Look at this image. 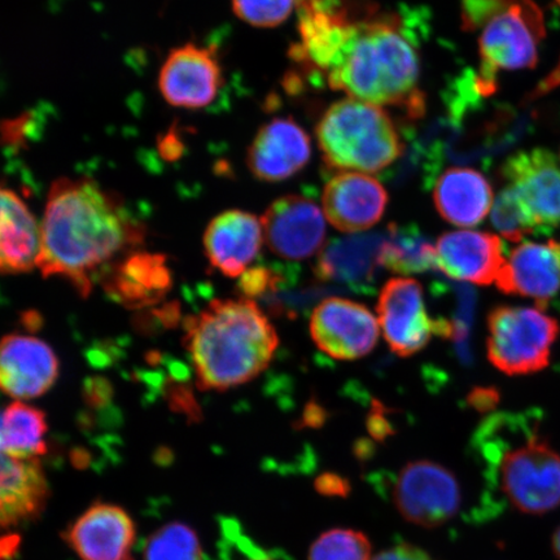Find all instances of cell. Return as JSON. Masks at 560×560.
<instances>
[{
  "label": "cell",
  "instance_id": "obj_25",
  "mask_svg": "<svg viewBox=\"0 0 560 560\" xmlns=\"http://www.w3.org/2000/svg\"><path fill=\"white\" fill-rule=\"evenodd\" d=\"M110 290L129 305H145L164 295L171 284L165 258L155 255H135L126 258L112 277Z\"/></svg>",
  "mask_w": 560,
  "mask_h": 560
},
{
  "label": "cell",
  "instance_id": "obj_18",
  "mask_svg": "<svg viewBox=\"0 0 560 560\" xmlns=\"http://www.w3.org/2000/svg\"><path fill=\"white\" fill-rule=\"evenodd\" d=\"M495 284L506 295L535 300L545 310L560 291V242L517 245Z\"/></svg>",
  "mask_w": 560,
  "mask_h": 560
},
{
  "label": "cell",
  "instance_id": "obj_36",
  "mask_svg": "<svg viewBox=\"0 0 560 560\" xmlns=\"http://www.w3.org/2000/svg\"><path fill=\"white\" fill-rule=\"evenodd\" d=\"M551 548L555 551L556 557L560 560V525L558 529L555 532L551 538Z\"/></svg>",
  "mask_w": 560,
  "mask_h": 560
},
{
  "label": "cell",
  "instance_id": "obj_27",
  "mask_svg": "<svg viewBox=\"0 0 560 560\" xmlns=\"http://www.w3.org/2000/svg\"><path fill=\"white\" fill-rule=\"evenodd\" d=\"M383 268L395 275H422L438 268L436 247L415 228L390 225L382 255Z\"/></svg>",
  "mask_w": 560,
  "mask_h": 560
},
{
  "label": "cell",
  "instance_id": "obj_35",
  "mask_svg": "<svg viewBox=\"0 0 560 560\" xmlns=\"http://www.w3.org/2000/svg\"><path fill=\"white\" fill-rule=\"evenodd\" d=\"M315 487L322 494L326 495H345L349 490L348 482L345 479L331 474L320 476L315 482Z\"/></svg>",
  "mask_w": 560,
  "mask_h": 560
},
{
  "label": "cell",
  "instance_id": "obj_10",
  "mask_svg": "<svg viewBox=\"0 0 560 560\" xmlns=\"http://www.w3.org/2000/svg\"><path fill=\"white\" fill-rule=\"evenodd\" d=\"M265 243L283 260L303 261L325 247L326 215L311 199L287 195L261 217Z\"/></svg>",
  "mask_w": 560,
  "mask_h": 560
},
{
  "label": "cell",
  "instance_id": "obj_14",
  "mask_svg": "<svg viewBox=\"0 0 560 560\" xmlns=\"http://www.w3.org/2000/svg\"><path fill=\"white\" fill-rule=\"evenodd\" d=\"M59 375L54 350L34 336L10 334L0 347V385L16 401L32 400L50 390Z\"/></svg>",
  "mask_w": 560,
  "mask_h": 560
},
{
  "label": "cell",
  "instance_id": "obj_20",
  "mask_svg": "<svg viewBox=\"0 0 560 560\" xmlns=\"http://www.w3.org/2000/svg\"><path fill=\"white\" fill-rule=\"evenodd\" d=\"M436 258L446 277L479 285L495 283L506 262L500 236L471 230L441 235Z\"/></svg>",
  "mask_w": 560,
  "mask_h": 560
},
{
  "label": "cell",
  "instance_id": "obj_7",
  "mask_svg": "<svg viewBox=\"0 0 560 560\" xmlns=\"http://www.w3.org/2000/svg\"><path fill=\"white\" fill-rule=\"evenodd\" d=\"M558 334L557 319L540 306H495L488 315V359L506 375L538 373L549 366Z\"/></svg>",
  "mask_w": 560,
  "mask_h": 560
},
{
  "label": "cell",
  "instance_id": "obj_29",
  "mask_svg": "<svg viewBox=\"0 0 560 560\" xmlns=\"http://www.w3.org/2000/svg\"><path fill=\"white\" fill-rule=\"evenodd\" d=\"M371 544L362 532L331 529L320 535L310 550V560H373Z\"/></svg>",
  "mask_w": 560,
  "mask_h": 560
},
{
  "label": "cell",
  "instance_id": "obj_8",
  "mask_svg": "<svg viewBox=\"0 0 560 560\" xmlns=\"http://www.w3.org/2000/svg\"><path fill=\"white\" fill-rule=\"evenodd\" d=\"M462 489L455 475L436 462H409L398 472L394 501L405 521L438 528L454 520L462 506Z\"/></svg>",
  "mask_w": 560,
  "mask_h": 560
},
{
  "label": "cell",
  "instance_id": "obj_30",
  "mask_svg": "<svg viewBox=\"0 0 560 560\" xmlns=\"http://www.w3.org/2000/svg\"><path fill=\"white\" fill-rule=\"evenodd\" d=\"M490 220L501 236L510 242H522L537 230L520 196L510 186L494 201Z\"/></svg>",
  "mask_w": 560,
  "mask_h": 560
},
{
  "label": "cell",
  "instance_id": "obj_9",
  "mask_svg": "<svg viewBox=\"0 0 560 560\" xmlns=\"http://www.w3.org/2000/svg\"><path fill=\"white\" fill-rule=\"evenodd\" d=\"M315 346L335 360L353 361L371 353L380 325L365 305L341 298L322 301L311 318Z\"/></svg>",
  "mask_w": 560,
  "mask_h": 560
},
{
  "label": "cell",
  "instance_id": "obj_15",
  "mask_svg": "<svg viewBox=\"0 0 560 560\" xmlns=\"http://www.w3.org/2000/svg\"><path fill=\"white\" fill-rule=\"evenodd\" d=\"M322 206L326 220L346 234L369 230L382 220L388 194L365 173L341 172L325 186Z\"/></svg>",
  "mask_w": 560,
  "mask_h": 560
},
{
  "label": "cell",
  "instance_id": "obj_3",
  "mask_svg": "<svg viewBox=\"0 0 560 560\" xmlns=\"http://www.w3.org/2000/svg\"><path fill=\"white\" fill-rule=\"evenodd\" d=\"M332 90L374 105L423 109L420 58L415 38L395 13L363 11L339 66L327 75Z\"/></svg>",
  "mask_w": 560,
  "mask_h": 560
},
{
  "label": "cell",
  "instance_id": "obj_12",
  "mask_svg": "<svg viewBox=\"0 0 560 560\" xmlns=\"http://www.w3.org/2000/svg\"><path fill=\"white\" fill-rule=\"evenodd\" d=\"M223 85L215 54L194 44L174 48L160 69L159 90L167 104L201 109L212 104Z\"/></svg>",
  "mask_w": 560,
  "mask_h": 560
},
{
  "label": "cell",
  "instance_id": "obj_32",
  "mask_svg": "<svg viewBox=\"0 0 560 560\" xmlns=\"http://www.w3.org/2000/svg\"><path fill=\"white\" fill-rule=\"evenodd\" d=\"M279 276L266 268L248 269L240 280V290L245 298L252 299L265 295L276 290L279 283Z\"/></svg>",
  "mask_w": 560,
  "mask_h": 560
},
{
  "label": "cell",
  "instance_id": "obj_2",
  "mask_svg": "<svg viewBox=\"0 0 560 560\" xmlns=\"http://www.w3.org/2000/svg\"><path fill=\"white\" fill-rule=\"evenodd\" d=\"M185 346L201 390H228L270 365L279 338L254 300H214L186 322Z\"/></svg>",
  "mask_w": 560,
  "mask_h": 560
},
{
  "label": "cell",
  "instance_id": "obj_28",
  "mask_svg": "<svg viewBox=\"0 0 560 560\" xmlns=\"http://www.w3.org/2000/svg\"><path fill=\"white\" fill-rule=\"evenodd\" d=\"M144 560H202L199 537L184 523L166 524L147 540Z\"/></svg>",
  "mask_w": 560,
  "mask_h": 560
},
{
  "label": "cell",
  "instance_id": "obj_23",
  "mask_svg": "<svg viewBox=\"0 0 560 560\" xmlns=\"http://www.w3.org/2000/svg\"><path fill=\"white\" fill-rule=\"evenodd\" d=\"M42 228L20 196L3 187L0 195V270L23 275L38 268Z\"/></svg>",
  "mask_w": 560,
  "mask_h": 560
},
{
  "label": "cell",
  "instance_id": "obj_37",
  "mask_svg": "<svg viewBox=\"0 0 560 560\" xmlns=\"http://www.w3.org/2000/svg\"><path fill=\"white\" fill-rule=\"evenodd\" d=\"M248 560H270V559L264 558V557H260V556H252Z\"/></svg>",
  "mask_w": 560,
  "mask_h": 560
},
{
  "label": "cell",
  "instance_id": "obj_13",
  "mask_svg": "<svg viewBox=\"0 0 560 560\" xmlns=\"http://www.w3.org/2000/svg\"><path fill=\"white\" fill-rule=\"evenodd\" d=\"M502 174L537 230L560 226V167L552 153L541 149L517 152L502 166Z\"/></svg>",
  "mask_w": 560,
  "mask_h": 560
},
{
  "label": "cell",
  "instance_id": "obj_1",
  "mask_svg": "<svg viewBox=\"0 0 560 560\" xmlns=\"http://www.w3.org/2000/svg\"><path fill=\"white\" fill-rule=\"evenodd\" d=\"M38 269L69 280L82 298L93 290L97 271L144 240L115 195L86 178L56 179L47 196Z\"/></svg>",
  "mask_w": 560,
  "mask_h": 560
},
{
  "label": "cell",
  "instance_id": "obj_6",
  "mask_svg": "<svg viewBox=\"0 0 560 560\" xmlns=\"http://www.w3.org/2000/svg\"><path fill=\"white\" fill-rule=\"evenodd\" d=\"M462 19L467 31L481 30V83L492 88L501 69L537 66L545 30L541 11L532 0H462Z\"/></svg>",
  "mask_w": 560,
  "mask_h": 560
},
{
  "label": "cell",
  "instance_id": "obj_21",
  "mask_svg": "<svg viewBox=\"0 0 560 560\" xmlns=\"http://www.w3.org/2000/svg\"><path fill=\"white\" fill-rule=\"evenodd\" d=\"M384 233L353 234L335 237L325 244L314 266L322 282H332L363 291L371 290L376 272L382 268Z\"/></svg>",
  "mask_w": 560,
  "mask_h": 560
},
{
  "label": "cell",
  "instance_id": "obj_26",
  "mask_svg": "<svg viewBox=\"0 0 560 560\" xmlns=\"http://www.w3.org/2000/svg\"><path fill=\"white\" fill-rule=\"evenodd\" d=\"M45 412L15 401L7 406L0 429V450L18 459H39L47 452Z\"/></svg>",
  "mask_w": 560,
  "mask_h": 560
},
{
  "label": "cell",
  "instance_id": "obj_16",
  "mask_svg": "<svg viewBox=\"0 0 560 560\" xmlns=\"http://www.w3.org/2000/svg\"><path fill=\"white\" fill-rule=\"evenodd\" d=\"M311 156V138L306 131L292 118H275L252 140L247 165L257 179L282 182L303 171Z\"/></svg>",
  "mask_w": 560,
  "mask_h": 560
},
{
  "label": "cell",
  "instance_id": "obj_24",
  "mask_svg": "<svg viewBox=\"0 0 560 560\" xmlns=\"http://www.w3.org/2000/svg\"><path fill=\"white\" fill-rule=\"evenodd\" d=\"M433 201L438 212L454 226L474 228L486 220L494 205L488 179L471 167H450L440 175Z\"/></svg>",
  "mask_w": 560,
  "mask_h": 560
},
{
  "label": "cell",
  "instance_id": "obj_22",
  "mask_svg": "<svg viewBox=\"0 0 560 560\" xmlns=\"http://www.w3.org/2000/svg\"><path fill=\"white\" fill-rule=\"evenodd\" d=\"M48 499L50 487L39 459H18L2 454L0 522L3 529L38 520Z\"/></svg>",
  "mask_w": 560,
  "mask_h": 560
},
{
  "label": "cell",
  "instance_id": "obj_4",
  "mask_svg": "<svg viewBox=\"0 0 560 560\" xmlns=\"http://www.w3.org/2000/svg\"><path fill=\"white\" fill-rule=\"evenodd\" d=\"M475 439L511 506L527 515L548 514L560 506V454L542 435L537 417L490 416Z\"/></svg>",
  "mask_w": 560,
  "mask_h": 560
},
{
  "label": "cell",
  "instance_id": "obj_31",
  "mask_svg": "<svg viewBox=\"0 0 560 560\" xmlns=\"http://www.w3.org/2000/svg\"><path fill=\"white\" fill-rule=\"evenodd\" d=\"M237 19L256 27H275L289 20L300 0H231Z\"/></svg>",
  "mask_w": 560,
  "mask_h": 560
},
{
  "label": "cell",
  "instance_id": "obj_33",
  "mask_svg": "<svg viewBox=\"0 0 560 560\" xmlns=\"http://www.w3.org/2000/svg\"><path fill=\"white\" fill-rule=\"evenodd\" d=\"M373 560H433L425 551L409 544L397 545L395 548L380 552Z\"/></svg>",
  "mask_w": 560,
  "mask_h": 560
},
{
  "label": "cell",
  "instance_id": "obj_5",
  "mask_svg": "<svg viewBox=\"0 0 560 560\" xmlns=\"http://www.w3.org/2000/svg\"><path fill=\"white\" fill-rule=\"evenodd\" d=\"M325 163L331 170L377 173L404 152L394 121L380 105L347 97L325 112L317 126Z\"/></svg>",
  "mask_w": 560,
  "mask_h": 560
},
{
  "label": "cell",
  "instance_id": "obj_19",
  "mask_svg": "<svg viewBox=\"0 0 560 560\" xmlns=\"http://www.w3.org/2000/svg\"><path fill=\"white\" fill-rule=\"evenodd\" d=\"M202 242L214 269L229 278H241L260 254L262 221L244 210H226L209 222Z\"/></svg>",
  "mask_w": 560,
  "mask_h": 560
},
{
  "label": "cell",
  "instance_id": "obj_34",
  "mask_svg": "<svg viewBox=\"0 0 560 560\" xmlns=\"http://www.w3.org/2000/svg\"><path fill=\"white\" fill-rule=\"evenodd\" d=\"M499 392L490 388H476L470 396L468 402L478 411H489L499 404Z\"/></svg>",
  "mask_w": 560,
  "mask_h": 560
},
{
  "label": "cell",
  "instance_id": "obj_17",
  "mask_svg": "<svg viewBox=\"0 0 560 560\" xmlns=\"http://www.w3.org/2000/svg\"><path fill=\"white\" fill-rule=\"evenodd\" d=\"M82 560H129L136 541V525L120 506L97 502L65 534Z\"/></svg>",
  "mask_w": 560,
  "mask_h": 560
},
{
  "label": "cell",
  "instance_id": "obj_11",
  "mask_svg": "<svg viewBox=\"0 0 560 560\" xmlns=\"http://www.w3.org/2000/svg\"><path fill=\"white\" fill-rule=\"evenodd\" d=\"M377 315L385 341L400 357L419 353L436 334V322L425 310L423 287L416 279L388 280L377 301Z\"/></svg>",
  "mask_w": 560,
  "mask_h": 560
}]
</instances>
